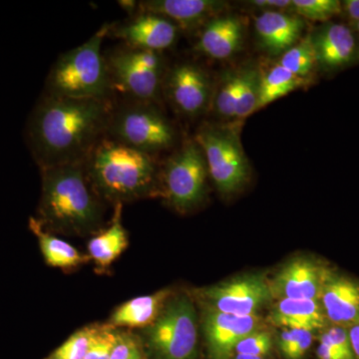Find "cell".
Segmentation results:
<instances>
[{
	"label": "cell",
	"instance_id": "cell-1",
	"mask_svg": "<svg viewBox=\"0 0 359 359\" xmlns=\"http://www.w3.org/2000/svg\"><path fill=\"white\" fill-rule=\"evenodd\" d=\"M112 114L108 99H70L47 94L28 119L26 143L41 170L85 164L103 140Z\"/></svg>",
	"mask_w": 359,
	"mask_h": 359
},
{
	"label": "cell",
	"instance_id": "cell-2",
	"mask_svg": "<svg viewBox=\"0 0 359 359\" xmlns=\"http://www.w3.org/2000/svg\"><path fill=\"white\" fill-rule=\"evenodd\" d=\"M83 164L42 169L39 217L44 229L86 235L100 224V205L88 184Z\"/></svg>",
	"mask_w": 359,
	"mask_h": 359
},
{
	"label": "cell",
	"instance_id": "cell-3",
	"mask_svg": "<svg viewBox=\"0 0 359 359\" xmlns=\"http://www.w3.org/2000/svg\"><path fill=\"white\" fill-rule=\"evenodd\" d=\"M85 164L97 192L116 204L145 197L154 189L153 158L120 142L101 141Z\"/></svg>",
	"mask_w": 359,
	"mask_h": 359
},
{
	"label": "cell",
	"instance_id": "cell-4",
	"mask_svg": "<svg viewBox=\"0 0 359 359\" xmlns=\"http://www.w3.org/2000/svg\"><path fill=\"white\" fill-rule=\"evenodd\" d=\"M110 26L104 25L85 43L62 54L49 73L47 94L70 99H107L111 86L103 40Z\"/></svg>",
	"mask_w": 359,
	"mask_h": 359
},
{
	"label": "cell",
	"instance_id": "cell-5",
	"mask_svg": "<svg viewBox=\"0 0 359 359\" xmlns=\"http://www.w3.org/2000/svg\"><path fill=\"white\" fill-rule=\"evenodd\" d=\"M197 342V314L186 295L165 304L149 327V346L157 359H195Z\"/></svg>",
	"mask_w": 359,
	"mask_h": 359
},
{
	"label": "cell",
	"instance_id": "cell-6",
	"mask_svg": "<svg viewBox=\"0 0 359 359\" xmlns=\"http://www.w3.org/2000/svg\"><path fill=\"white\" fill-rule=\"evenodd\" d=\"M107 132L113 140L148 155L167 150L175 142V131L159 111L140 102L113 112Z\"/></svg>",
	"mask_w": 359,
	"mask_h": 359
},
{
	"label": "cell",
	"instance_id": "cell-7",
	"mask_svg": "<svg viewBox=\"0 0 359 359\" xmlns=\"http://www.w3.org/2000/svg\"><path fill=\"white\" fill-rule=\"evenodd\" d=\"M195 141L204 153L208 172L219 192L231 195L244 187L250 166L237 135L228 130L205 128Z\"/></svg>",
	"mask_w": 359,
	"mask_h": 359
},
{
	"label": "cell",
	"instance_id": "cell-8",
	"mask_svg": "<svg viewBox=\"0 0 359 359\" xmlns=\"http://www.w3.org/2000/svg\"><path fill=\"white\" fill-rule=\"evenodd\" d=\"M208 174L202 149L197 142H188L168 161L163 172L167 199L179 211H190L204 199Z\"/></svg>",
	"mask_w": 359,
	"mask_h": 359
},
{
	"label": "cell",
	"instance_id": "cell-9",
	"mask_svg": "<svg viewBox=\"0 0 359 359\" xmlns=\"http://www.w3.org/2000/svg\"><path fill=\"white\" fill-rule=\"evenodd\" d=\"M111 83L140 102H150L159 93L162 59L156 51L129 48L116 52L107 61Z\"/></svg>",
	"mask_w": 359,
	"mask_h": 359
},
{
	"label": "cell",
	"instance_id": "cell-10",
	"mask_svg": "<svg viewBox=\"0 0 359 359\" xmlns=\"http://www.w3.org/2000/svg\"><path fill=\"white\" fill-rule=\"evenodd\" d=\"M211 309L233 316H255L273 299L271 285L262 276H245L205 290Z\"/></svg>",
	"mask_w": 359,
	"mask_h": 359
},
{
	"label": "cell",
	"instance_id": "cell-11",
	"mask_svg": "<svg viewBox=\"0 0 359 359\" xmlns=\"http://www.w3.org/2000/svg\"><path fill=\"white\" fill-rule=\"evenodd\" d=\"M316 66L327 71L344 69L359 59V46L351 26L327 22L309 35Z\"/></svg>",
	"mask_w": 359,
	"mask_h": 359
},
{
	"label": "cell",
	"instance_id": "cell-12",
	"mask_svg": "<svg viewBox=\"0 0 359 359\" xmlns=\"http://www.w3.org/2000/svg\"><path fill=\"white\" fill-rule=\"evenodd\" d=\"M259 316H238L210 309L204 316V334L210 359H230L236 346L259 330Z\"/></svg>",
	"mask_w": 359,
	"mask_h": 359
},
{
	"label": "cell",
	"instance_id": "cell-13",
	"mask_svg": "<svg viewBox=\"0 0 359 359\" xmlns=\"http://www.w3.org/2000/svg\"><path fill=\"white\" fill-rule=\"evenodd\" d=\"M168 93L175 107L188 116H197L207 108L211 83L199 66H175L168 78Z\"/></svg>",
	"mask_w": 359,
	"mask_h": 359
},
{
	"label": "cell",
	"instance_id": "cell-14",
	"mask_svg": "<svg viewBox=\"0 0 359 359\" xmlns=\"http://www.w3.org/2000/svg\"><path fill=\"white\" fill-rule=\"evenodd\" d=\"M327 282L325 273L313 262L297 259L285 264L276 275L271 285L273 297L283 299H320L323 285Z\"/></svg>",
	"mask_w": 359,
	"mask_h": 359
},
{
	"label": "cell",
	"instance_id": "cell-15",
	"mask_svg": "<svg viewBox=\"0 0 359 359\" xmlns=\"http://www.w3.org/2000/svg\"><path fill=\"white\" fill-rule=\"evenodd\" d=\"M115 35L126 41L129 47L158 52L174 44L178 27L163 16L142 13L126 25L116 28Z\"/></svg>",
	"mask_w": 359,
	"mask_h": 359
},
{
	"label": "cell",
	"instance_id": "cell-16",
	"mask_svg": "<svg viewBox=\"0 0 359 359\" xmlns=\"http://www.w3.org/2000/svg\"><path fill=\"white\" fill-rule=\"evenodd\" d=\"M255 28L262 46L276 55L289 50L299 41L304 22L299 15L266 11L257 16Z\"/></svg>",
	"mask_w": 359,
	"mask_h": 359
},
{
	"label": "cell",
	"instance_id": "cell-17",
	"mask_svg": "<svg viewBox=\"0 0 359 359\" xmlns=\"http://www.w3.org/2000/svg\"><path fill=\"white\" fill-rule=\"evenodd\" d=\"M244 26L236 16H219L205 25L198 43L200 51L215 59L230 58L240 50Z\"/></svg>",
	"mask_w": 359,
	"mask_h": 359
},
{
	"label": "cell",
	"instance_id": "cell-18",
	"mask_svg": "<svg viewBox=\"0 0 359 359\" xmlns=\"http://www.w3.org/2000/svg\"><path fill=\"white\" fill-rule=\"evenodd\" d=\"M142 13H154L191 29L209 20L223 7L214 0H152L141 2Z\"/></svg>",
	"mask_w": 359,
	"mask_h": 359
},
{
	"label": "cell",
	"instance_id": "cell-19",
	"mask_svg": "<svg viewBox=\"0 0 359 359\" xmlns=\"http://www.w3.org/2000/svg\"><path fill=\"white\" fill-rule=\"evenodd\" d=\"M325 316L339 325H359V285L346 278L327 280L320 295Z\"/></svg>",
	"mask_w": 359,
	"mask_h": 359
},
{
	"label": "cell",
	"instance_id": "cell-20",
	"mask_svg": "<svg viewBox=\"0 0 359 359\" xmlns=\"http://www.w3.org/2000/svg\"><path fill=\"white\" fill-rule=\"evenodd\" d=\"M169 294L168 290H161L156 294L129 299L115 309L109 325L115 328L150 327L159 318Z\"/></svg>",
	"mask_w": 359,
	"mask_h": 359
},
{
	"label": "cell",
	"instance_id": "cell-21",
	"mask_svg": "<svg viewBox=\"0 0 359 359\" xmlns=\"http://www.w3.org/2000/svg\"><path fill=\"white\" fill-rule=\"evenodd\" d=\"M269 316L273 325L278 327L309 332L323 327L325 323L323 306L314 299H280Z\"/></svg>",
	"mask_w": 359,
	"mask_h": 359
},
{
	"label": "cell",
	"instance_id": "cell-22",
	"mask_svg": "<svg viewBox=\"0 0 359 359\" xmlns=\"http://www.w3.org/2000/svg\"><path fill=\"white\" fill-rule=\"evenodd\" d=\"M127 247L128 236L122 223V204H116L109 228L89 241L88 256L97 266L105 269L114 263Z\"/></svg>",
	"mask_w": 359,
	"mask_h": 359
},
{
	"label": "cell",
	"instance_id": "cell-23",
	"mask_svg": "<svg viewBox=\"0 0 359 359\" xmlns=\"http://www.w3.org/2000/svg\"><path fill=\"white\" fill-rule=\"evenodd\" d=\"M28 226L39 240L45 263L52 268L74 269L91 261L88 255L86 256L82 254L69 243L55 237L48 230H45L39 219L34 217L29 219Z\"/></svg>",
	"mask_w": 359,
	"mask_h": 359
},
{
	"label": "cell",
	"instance_id": "cell-24",
	"mask_svg": "<svg viewBox=\"0 0 359 359\" xmlns=\"http://www.w3.org/2000/svg\"><path fill=\"white\" fill-rule=\"evenodd\" d=\"M306 83V78L297 76L280 65L261 75L257 110L287 95Z\"/></svg>",
	"mask_w": 359,
	"mask_h": 359
},
{
	"label": "cell",
	"instance_id": "cell-25",
	"mask_svg": "<svg viewBox=\"0 0 359 359\" xmlns=\"http://www.w3.org/2000/svg\"><path fill=\"white\" fill-rule=\"evenodd\" d=\"M278 65L292 74L299 77H308L316 66L311 36L302 40L299 43L285 51Z\"/></svg>",
	"mask_w": 359,
	"mask_h": 359
},
{
	"label": "cell",
	"instance_id": "cell-26",
	"mask_svg": "<svg viewBox=\"0 0 359 359\" xmlns=\"http://www.w3.org/2000/svg\"><path fill=\"white\" fill-rule=\"evenodd\" d=\"M240 93H238L235 118L243 119L257 110L261 74L254 68L240 71Z\"/></svg>",
	"mask_w": 359,
	"mask_h": 359
},
{
	"label": "cell",
	"instance_id": "cell-27",
	"mask_svg": "<svg viewBox=\"0 0 359 359\" xmlns=\"http://www.w3.org/2000/svg\"><path fill=\"white\" fill-rule=\"evenodd\" d=\"M297 15L313 21H327L341 13L339 0H292Z\"/></svg>",
	"mask_w": 359,
	"mask_h": 359
},
{
	"label": "cell",
	"instance_id": "cell-28",
	"mask_svg": "<svg viewBox=\"0 0 359 359\" xmlns=\"http://www.w3.org/2000/svg\"><path fill=\"white\" fill-rule=\"evenodd\" d=\"M96 325L85 327L74 332L48 359H84L88 351Z\"/></svg>",
	"mask_w": 359,
	"mask_h": 359
},
{
	"label": "cell",
	"instance_id": "cell-29",
	"mask_svg": "<svg viewBox=\"0 0 359 359\" xmlns=\"http://www.w3.org/2000/svg\"><path fill=\"white\" fill-rule=\"evenodd\" d=\"M313 339V332L309 330L283 328L278 344L285 358L301 359L308 353Z\"/></svg>",
	"mask_w": 359,
	"mask_h": 359
},
{
	"label": "cell",
	"instance_id": "cell-30",
	"mask_svg": "<svg viewBox=\"0 0 359 359\" xmlns=\"http://www.w3.org/2000/svg\"><path fill=\"white\" fill-rule=\"evenodd\" d=\"M240 72L230 75L219 87L215 106L222 117L235 118L236 107L240 93Z\"/></svg>",
	"mask_w": 359,
	"mask_h": 359
},
{
	"label": "cell",
	"instance_id": "cell-31",
	"mask_svg": "<svg viewBox=\"0 0 359 359\" xmlns=\"http://www.w3.org/2000/svg\"><path fill=\"white\" fill-rule=\"evenodd\" d=\"M118 332L110 325H97L88 351L84 359H110L117 340Z\"/></svg>",
	"mask_w": 359,
	"mask_h": 359
},
{
	"label": "cell",
	"instance_id": "cell-32",
	"mask_svg": "<svg viewBox=\"0 0 359 359\" xmlns=\"http://www.w3.org/2000/svg\"><path fill=\"white\" fill-rule=\"evenodd\" d=\"M271 348V337L268 332L256 330L241 340L235 348L237 354L263 358Z\"/></svg>",
	"mask_w": 359,
	"mask_h": 359
},
{
	"label": "cell",
	"instance_id": "cell-33",
	"mask_svg": "<svg viewBox=\"0 0 359 359\" xmlns=\"http://www.w3.org/2000/svg\"><path fill=\"white\" fill-rule=\"evenodd\" d=\"M110 359H143L140 344L134 335L118 332Z\"/></svg>",
	"mask_w": 359,
	"mask_h": 359
},
{
	"label": "cell",
	"instance_id": "cell-34",
	"mask_svg": "<svg viewBox=\"0 0 359 359\" xmlns=\"http://www.w3.org/2000/svg\"><path fill=\"white\" fill-rule=\"evenodd\" d=\"M320 339L327 340L328 344H332L347 359H355L348 332L344 328L340 327H332L325 334L321 335Z\"/></svg>",
	"mask_w": 359,
	"mask_h": 359
},
{
	"label": "cell",
	"instance_id": "cell-35",
	"mask_svg": "<svg viewBox=\"0 0 359 359\" xmlns=\"http://www.w3.org/2000/svg\"><path fill=\"white\" fill-rule=\"evenodd\" d=\"M354 26L359 22V0H344L341 1V13Z\"/></svg>",
	"mask_w": 359,
	"mask_h": 359
},
{
	"label": "cell",
	"instance_id": "cell-36",
	"mask_svg": "<svg viewBox=\"0 0 359 359\" xmlns=\"http://www.w3.org/2000/svg\"><path fill=\"white\" fill-rule=\"evenodd\" d=\"M318 359H347L346 356L334 348L327 340L320 339V344L316 349Z\"/></svg>",
	"mask_w": 359,
	"mask_h": 359
},
{
	"label": "cell",
	"instance_id": "cell-37",
	"mask_svg": "<svg viewBox=\"0 0 359 359\" xmlns=\"http://www.w3.org/2000/svg\"><path fill=\"white\" fill-rule=\"evenodd\" d=\"M250 4L262 8H269V11L271 9V11H282L292 7L290 0H254Z\"/></svg>",
	"mask_w": 359,
	"mask_h": 359
},
{
	"label": "cell",
	"instance_id": "cell-38",
	"mask_svg": "<svg viewBox=\"0 0 359 359\" xmlns=\"http://www.w3.org/2000/svg\"><path fill=\"white\" fill-rule=\"evenodd\" d=\"M354 356L359 359V325H353L348 332Z\"/></svg>",
	"mask_w": 359,
	"mask_h": 359
},
{
	"label": "cell",
	"instance_id": "cell-39",
	"mask_svg": "<svg viewBox=\"0 0 359 359\" xmlns=\"http://www.w3.org/2000/svg\"><path fill=\"white\" fill-rule=\"evenodd\" d=\"M119 4L128 13H132L135 9V6H136V2L135 1H119Z\"/></svg>",
	"mask_w": 359,
	"mask_h": 359
},
{
	"label": "cell",
	"instance_id": "cell-40",
	"mask_svg": "<svg viewBox=\"0 0 359 359\" xmlns=\"http://www.w3.org/2000/svg\"><path fill=\"white\" fill-rule=\"evenodd\" d=\"M235 359H264L262 358H256V356L244 355V354H237Z\"/></svg>",
	"mask_w": 359,
	"mask_h": 359
},
{
	"label": "cell",
	"instance_id": "cell-41",
	"mask_svg": "<svg viewBox=\"0 0 359 359\" xmlns=\"http://www.w3.org/2000/svg\"><path fill=\"white\" fill-rule=\"evenodd\" d=\"M353 27L354 28V29L356 30V32H358V35H359V22L356 23V25L353 26Z\"/></svg>",
	"mask_w": 359,
	"mask_h": 359
}]
</instances>
